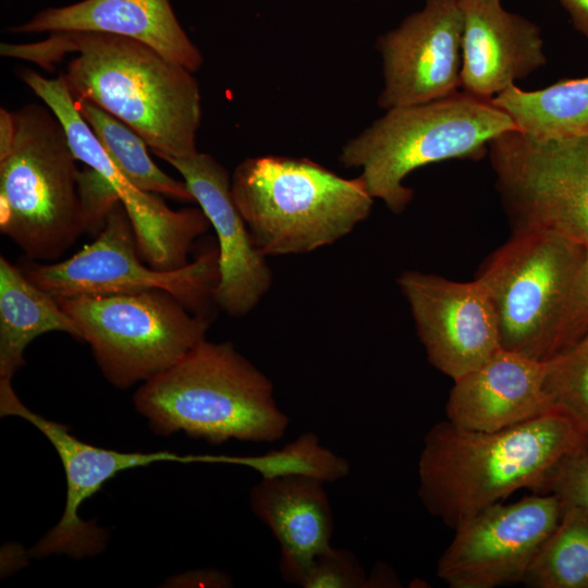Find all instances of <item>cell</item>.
<instances>
[{
  "label": "cell",
  "mask_w": 588,
  "mask_h": 588,
  "mask_svg": "<svg viewBox=\"0 0 588 588\" xmlns=\"http://www.w3.org/2000/svg\"><path fill=\"white\" fill-rule=\"evenodd\" d=\"M548 362L499 348L454 380L445 406L453 425L497 431L555 411L544 389Z\"/></svg>",
  "instance_id": "cell-17"
},
{
  "label": "cell",
  "mask_w": 588,
  "mask_h": 588,
  "mask_svg": "<svg viewBox=\"0 0 588 588\" xmlns=\"http://www.w3.org/2000/svg\"><path fill=\"white\" fill-rule=\"evenodd\" d=\"M464 28L461 89L493 99L547 62L540 27L501 0H460Z\"/></svg>",
  "instance_id": "cell-16"
},
{
  "label": "cell",
  "mask_w": 588,
  "mask_h": 588,
  "mask_svg": "<svg viewBox=\"0 0 588 588\" xmlns=\"http://www.w3.org/2000/svg\"><path fill=\"white\" fill-rule=\"evenodd\" d=\"M514 128L511 117L492 99L460 89L387 110L343 145L339 159L346 168L362 169L370 195L401 213L414 194L403 184L409 173L449 159L479 160L491 140Z\"/></svg>",
  "instance_id": "cell-6"
},
{
  "label": "cell",
  "mask_w": 588,
  "mask_h": 588,
  "mask_svg": "<svg viewBox=\"0 0 588 588\" xmlns=\"http://www.w3.org/2000/svg\"><path fill=\"white\" fill-rule=\"evenodd\" d=\"M324 482L303 476L261 478L249 492L254 514L281 548L280 561H303L331 546L332 506Z\"/></svg>",
  "instance_id": "cell-19"
},
{
  "label": "cell",
  "mask_w": 588,
  "mask_h": 588,
  "mask_svg": "<svg viewBox=\"0 0 588 588\" xmlns=\"http://www.w3.org/2000/svg\"><path fill=\"white\" fill-rule=\"evenodd\" d=\"M397 284L430 364L453 381L501 348L494 307L476 278L458 282L407 270Z\"/></svg>",
  "instance_id": "cell-13"
},
{
  "label": "cell",
  "mask_w": 588,
  "mask_h": 588,
  "mask_svg": "<svg viewBox=\"0 0 588 588\" xmlns=\"http://www.w3.org/2000/svg\"><path fill=\"white\" fill-rule=\"evenodd\" d=\"M76 182L85 233L98 234L120 197L112 184L89 167L78 170Z\"/></svg>",
  "instance_id": "cell-28"
},
{
  "label": "cell",
  "mask_w": 588,
  "mask_h": 588,
  "mask_svg": "<svg viewBox=\"0 0 588 588\" xmlns=\"http://www.w3.org/2000/svg\"><path fill=\"white\" fill-rule=\"evenodd\" d=\"M488 156L514 229L588 245V134L539 138L514 128L490 142Z\"/></svg>",
  "instance_id": "cell-9"
},
{
  "label": "cell",
  "mask_w": 588,
  "mask_h": 588,
  "mask_svg": "<svg viewBox=\"0 0 588 588\" xmlns=\"http://www.w3.org/2000/svg\"><path fill=\"white\" fill-rule=\"evenodd\" d=\"M0 416H16L39 430L58 453L65 473L66 500L59 523L32 549L35 558L68 554L75 559L96 555L105 549L107 535L79 517V507L118 474L158 462H200V455L170 451L121 452L79 440L68 426L29 409L16 395L12 382H0Z\"/></svg>",
  "instance_id": "cell-12"
},
{
  "label": "cell",
  "mask_w": 588,
  "mask_h": 588,
  "mask_svg": "<svg viewBox=\"0 0 588 588\" xmlns=\"http://www.w3.org/2000/svg\"><path fill=\"white\" fill-rule=\"evenodd\" d=\"M76 161L49 107L1 108L0 230L30 259H58L85 233Z\"/></svg>",
  "instance_id": "cell-4"
},
{
  "label": "cell",
  "mask_w": 588,
  "mask_h": 588,
  "mask_svg": "<svg viewBox=\"0 0 588 588\" xmlns=\"http://www.w3.org/2000/svg\"><path fill=\"white\" fill-rule=\"evenodd\" d=\"M464 17L460 0H425L424 7L382 34L383 110L422 103L461 89Z\"/></svg>",
  "instance_id": "cell-14"
},
{
  "label": "cell",
  "mask_w": 588,
  "mask_h": 588,
  "mask_svg": "<svg viewBox=\"0 0 588 588\" xmlns=\"http://www.w3.org/2000/svg\"><path fill=\"white\" fill-rule=\"evenodd\" d=\"M76 103L108 155L134 186L180 201H195L184 181L169 176L155 164L147 144L135 131L91 101Z\"/></svg>",
  "instance_id": "cell-22"
},
{
  "label": "cell",
  "mask_w": 588,
  "mask_h": 588,
  "mask_svg": "<svg viewBox=\"0 0 588 588\" xmlns=\"http://www.w3.org/2000/svg\"><path fill=\"white\" fill-rule=\"evenodd\" d=\"M517 130L539 138L588 134V76L537 90L512 85L492 99Z\"/></svg>",
  "instance_id": "cell-21"
},
{
  "label": "cell",
  "mask_w": 588,
  "mask_h": 588,
  "mask_svg": "<svg viewBox=\"0 0 588 588\" xmlns=\"http://www.w3.org/2000/svg\"><path fill=\"white\" fill-rule=\"evenodd\" d=\"M52 331L82 340L73 318L58 299L0 257V382H12L25 365L24 352L37 336Z\"/></svg>",
  "instance_id": "cell-20"
},
{
  "label": "cell",
  "mask_w": 588,
  "mask_h": 588,
  "mask_svg": "<svg viewBox=\"0 0 588 588\" xmlns=\"http://www.w3.org/2000/svg\"><path fill=\"white\" fill-rule=\"evenodd\" d=\"M588 330V245L572 295L565 326L564 351ZM563 351V352H564ZM562 352V353H563Z\"/></svg>",
  "instance_id": "cell-29"
},
{
  "label": "cell",
  "mask_w": 588,
  "mask_h": 588,
  "mask_svg": "<svg viewBox=\"0 0 588 588\" xmlns=\"http://www.w3.org/2000/svg\"><path fill=\"white\" fill-rule=\"evenodd\" d=\"M574 27L588 40V0H560Z\"/></svg>",
  "instance_id": "cell-31"
},
{
  "label": "cell",
  "mask_w": 588,
  "mask_h": 588,
  "mask_svg": "<svg viewBox=\"0 0 588 588\" xmlns=\"http://www.w3.org/2000/svg\"><path fill=\"white\" fill-rule=\"evenodd\" d=\"M231 194L266 257L336 242L369 216L375 199L360 175L346 179L311 159L280 156L243 160Z\"/></svg>",
  "instance_id": "cell-5"
},
{
  "label": "cell",
  "mask_w": 588,
  "mask_h": 588,
  "mask_svg": "<svg viewBox=\"0 0 588 588\" xmlns=\"http://www.w3.org/2000/svg\"><path fill=\"white\" fill-rule=\"evenodd\" d=\"M161 159L182 175L217 234L219 279L212 301L230 316L247 315L268 292L272 277L233 200L228 171L204 152Z\"/></svg>",
  "instance_id": "cell-15"
},
{
  "label": "cell",
  "mask_w": 588,
  "mask_h": 588,
  "mask_svg": "<svg viewBox=\"0 0 588 588\" xmlns=\"http://www.w3.org/2000/svg\"><path fill=\"white\" fill-rule=\"evenodd\" d=\"M522 584L534 588H588V510L564 505Z\"/></svg>",
  "instance_id": "cell-23"
},
{
  "label": "cell",
  "mask_w": 588,
  "mask_h": 588,
  "mask_svg": "<svg viewBox=\"0 0 588 588\" xmlns=\"http://www.w3.org/2000/svg\"><path fill=\"white\" fill-rule=\"evenodd\" d=\"M586 245L546 229H514L479 270L501 347L540 362L564 351L565 326Z\"/></svg>",
  "instance_id": "cell-7"
},
{
  "label": "cell",
  "mask_w": 588,
  "mask_h": 588,
  "mask_svg": "<svg viewBox=\"0 0 588 588\" xmlns=\"http://www.w3.org/2000/svg\"><path fill=\"white\" fill-rule=\"evenodd\" d=\"M76 322L106 379L145 382L206 339L210 320L163 290L57 298Z\"/></svg>",
  "instance_id": "cell-8"
},
{
  "label": "cell",
  "mask_w": 588,
  "mask_h": 588,
  "mask_svg": "<svg viewBox=\"0 0 588 588\" xmlns=\"http://www.w3.org/2000/svg\"><path fill=\"white\" fill-rule=\"evenodd\" d=\"M218 260V249H205L176 270L145 265L137 253L128 215L119 201L93 243L65 260L33 264L22 271L56 298L163 290L193 313L203 314L219 279Z\"/></svg>",
  "instance_id": "cell-10"
},
{
  "label": "cell",
  "mask_w": 588,
  "mask_h": 588,
  "mask_svg": "<svg viewBox=\"0 0 588 588\" xmlns=\"http://www.w3.org/2000/svg\"><path fill=\"white\" fill-rule=\"evenodd\" d=\"M282 578L303 588H366L367 575L347 549L329 546L297 562H279Z\"/></svg>",
  "instance_id": "cell-26"
},
{
  "label": "cell",
  "mask_w": 588,
  "mask_h": 588,
  "mask_svg": "<svg viewBox=\"0 0 588 588\" xmlns=\"http://www.w3.org/2000/svg\"><path fill=\"white\" fill-rule=\"evenodd\" d=\"M133 402L156 434L182 431L211 445L232 439L271 443L290 424L271 380L231 342L205 339L175 365L143 382Z\"/></svg>",
  "instance_id": "cell-3"
},
{
  "label": "cell",
  "mask_w": 588,
  "mask_h": 588,
  "mask_svg": "<svg viewBox=\"0 0 588 588\" xmlns=\"http://www.w3.org/2000/svg\"><path fill=\"white\" fill-rule=\"evenodd\" d=\"M587 444L588 434L558 411L497 431L445 419L424 438L418 494L431 515L455 529L519 489L541 491L555 466Z\"/></svg>",
  "instance_id": "cell-2"
},
{
  "label": "cell",
  "mask_w": 588,
  "mask_h": 588,
  "mask_svg": "<svg viewBox=\"0 0 588 588\" xmlns=\"http://www.w3.org/2000/svg\"><path fill=\"white\" fill-rule=\"evenodd\" d=\"M2 57L60 73L76 102L91 101L135 131L160 159L197 154L200 90L193 72L138 40L94 32L52 33L42 41L1 44Z\"/></svg>",
  "instance_id": "cell-1"
},
{
  "label": "cell",
  "mask_w": 588,
  "mask_h": 588,
  "mask_svg": "<svg viewBox=\"0 0 588 588\" xmlns=\"http://www.w3.org/2000/svg\"><path fill=\"white\" fill-rule=\"evenodd\" d=\"M563 505L548 493L495 503L463 522L440 556L437 575L451 588H495L522 583L555 529Z\"/></svg>",
  "instance_id": "cell-11"
},
{
  "label": "cell",
  "mask_w": 588,
  "mask_h": 588,
  "mask_svg": "<svg viewBox=\"0 0 588 588\" xmlns=\"http://www.w3.org/2000/svg\"><path fill=\"white\" fill-rule=\"evenodd\" d=\"M10 32H94L128 37L193 73L204 61L176 19L170 0H83L42 10Z\"/></svg>",
  "instance_id": "cell-18"
},
{
  "label": "cell",
  "mask_w": 588,
  "mask_h": 588,
  "mask_svg": "<svg viewBox=\"0 0 588 588\" xmlns=\"http://www.w3.org/2000/svg\"><path fill=\"white\" fill-rule=\"evenodd\" d=\"M544 389L553 408L588 434V330L548 362Z\"/></svg>",
  "instance_id": "cell-25"
},
{
  "label": "cell",
  "mask_w": 588,
  "mask_h": 588,
  "mask_svg": "<svg viewBox=\"0 0 588 588\" xmlns=\"http://www.w3.org/2000/svg\"><path fill=\"white\" fill-rule=\"evenodd\" d=\"M541 491L558 497L563 506L588 510V444L564 457L548 476Z\"/></svg>",
  "instance_id": "cell-27"
},
{
  "label": "cell",
  "mask_w": 588,
  "mask_h": 588,
  "mask_svg": "<svg viewBox=\"0 0 588 588\" xmlns=\"http://www.w3.org/2000/svg\"><path fill=\"white\" fill-rule=\"evenodd\" d=\"M174 584L182 587H231L229 575L217 569H197L174 577Z\"/></svg>",
  "instance_id": "cell-30"
},
{
  "label": "cell",
  "mask_w": 588,
  "mask_h": 588,
  "mask_svg": "<svg viewBox=\"0 0 588 588\" xmlns=\"http://www.w3.org/2000/svg\"><path fill=\"white\" fill-rule=\"evenodd\" d=\"M400 580L393 569L387 565H376L371 576H367V587H400Z\"/></svg>",
  "instance_id": "cell-32"
},
{
  "label": "cell",
  "mask_w": 588,
  "mask_h": 588,
  "mask_svg": "<svg viewBox=\"0 0 588 588\" xmlns=\"http://www.w3.org/2000/svg\"><path fill=\"white\" fill-rule=\"evenodd\" d=\"M211 461L250 467L261 478L303 476L324 483L343 479L351 470L348 461L322 445L314 432H304L283 448L260 455L211 456Z\"/></svg>",
  "instance_id": "cell-24"
}]
</instances>
